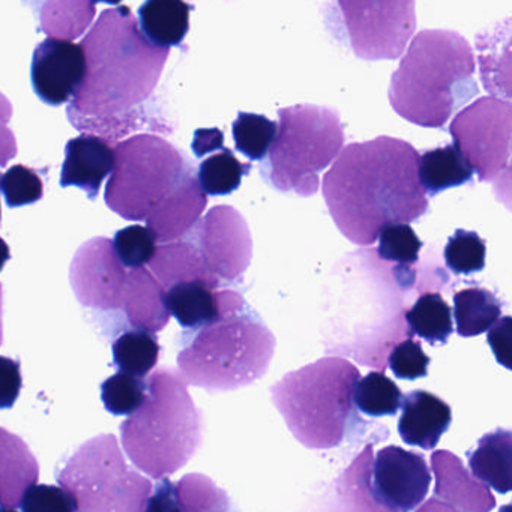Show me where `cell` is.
<instances>
[{"label": "cell", "mask_w": 512, "mask_h": 512, "mask_svg": "<svg viewBox=\"0 0 512 512\" xmlns=\"http://www.w3.org/2000/svg\"><path fill=\"white\" fill-rule=\"evenodd\" d=\"M419 152L394 137L344 148L323 178L329 214L343 236L367 247L389 224H410L428 211L419 184Z\"/></svg>", "instance_id": "cell-1"}, {"label": "cell", "mask_w": 512, "mask_h": 512, "mask_svg": "<svg viewBox=\"0 0 512 512\" xmlns=\"http://www.w3.org/2000/svg\"><path fill=\"white\" fill-rule=\"evenodd\" d=\"M80 46L86 76L68 109L86 118H110L143 107L170 55L146 40L124 5L104 10Z\"/></svg>", "instance_id": "cell-2"}, {"label": "cell", "mask_w": 512, "mask_h": 512, "mask_svg": "<svg viewBox=\"0 0 512 512\" xmlns=\"http://www.w3.org/2000/svg\"><path fill=\"white\" fill-rule=\"evenodd\" d=\"M479 94L472 47L454 31H422L392 74L389 104L422 128H442Z\"/></svg>", "instance_id": "cell-3"}, {"label": "cell", "mask_w": 512, "mask_h": 512, "mask_svg": "<svg viewBox=\"0 0 512 512\" xmlns=\"http://www.w3.org/2000/svg\"><path fill=\"white\" fill-rule=\"evenodd\" d=\"M199 412L176 371L148 379L142 406L121 424L122 446L137 469L154 479L181 469L200 443Z\"/></svg>", "instance_id": "cell-4"}, {"label": "cell", "mask_w": 512, "mask_h": 512, "mask_svg": "<svg viewBox=\"0 0 512 512\" xmlns=\"http://www.w3.org/2000/svg\"><path fill=\"white\" fill-rule=\"evenodd\" d=\"M278 119L277 136L260 169L263 179L280 193L314 196L320 173L343 151L340 115L328 107L299 104L278 110Z\"/></svg>", "instance_id": "cell-5"}, {"label": "cell", "mask_w": 512, "mask_h": 512, "mask_svg": "<svg viewBox=\"0 0 512 512\" xmlns=\"http://www.w3.org/2000/svg\"><path fill=\"white\" fill-rule=\"evenodd\" d=\"M56 481L76 499V512H143L154 488L128 466L113 434L92 437L65 457Z\"/></svg>", "instance_id": "cell-6"}, {"label": "cell", "mask_w": 512, "mask_h": 512, "mask_svg": "<svg viewBox=\"0 0 512 512\" xmlns=\"http://www.w3.org/2000/svg\"><path fill=\"white\" fill-rule=\"evenodd\" d=\"M115 155V169L104 199L115 214L128 221H146L193 172L179 149L151 134L119 143Z\"/></svg>", "instance_id": "cell-7"}, {"label": "cell", "mask_w": 512, "mask_h": 512, "mask_svg": "<svg viewBox=\"0 0 512 512\" xmlns=\"http://www.w3.org/2000/svg\"><path fill=\"white\" fill-rule=\"evenodd\" d=\"M454 146L479 181L494 182L509 176L512 106L500 98H479L461 110L449 127Z\"/></svg>", "instance_id": "cell-8"}, {"label": "cell", "mask_w": 512, "mask_h": 512, "mask_svg": "<svg viewBox=\"0 0 512 512\" xmlns=\"http://www.w3.org/2000/svg\"><path fill=\"white\" fill-rule=\"evenodd\" d=\"M242 310V308H241ZM232 311L212 325L184 335L179 367L191 383L209 386L214 373L235 352L271 353L274 337L257 317Z\"/></svg>", "instance_id": "cell-9"}, {"label": "cell", "mask_w": 512, "mask_h": 512, "mask_svg": "<svg viewBox=\"0 0 512 512\" xmlns=\"http://www.w3.org/2000/svg\"><path fill=\"white\" fill-rule=\"evenodd\" d=\"M344 34L358 58L397 59L416 28L415 2H337Z\"/></svg>", "instance_id": "cell-10"}, {"label": "cell", "mask_w": 512, "mask_h": 512, "mask_svg": "<svg viewBox=\"0 0 512 512\" xmlns=\"http://www.w3.org/2000/svg\"><path fill=\"white\" fill-rule=\"evenodd\" d=\"M127 275L107 238H94L83 244L71 263L70 280L77 299L83 307L109 319L110 335L118 332V322H122Z\"/></svg>", "instance_id": "cell-11"}, {"label": "cell", "mask_w": 512, "mask_h": 512, "mask_svg": "<svg viewBox=\"0 0 512 512\" xmlns=\"http://www.w3.org/2000/svg\"><path fill=\"white\" fill-rule=\"evenodd\" d=\"M187 236L218 280H236L250 266L253 257L250 229L232 206L212 208Z\"/></svg>", "instance_id": "cell-12"}, {"label": "cell", "mask_w": 512, "mask_h": 512, "mask_svg": "<svg viewBox=\"0 0 512 512\" xmlns=\"http://www.w3.org/2000/svg\"><path fill=\"white\" fill-rule=\"evenodd\" d=\"M431 473L422 455L386 446L377 452L373 466V493L392 512H410L425 499Z\"/></svg>", "instance_id": "cell-13"}, {"label": "cell", "mask_w": 512, "mask_h": 512, "mask_svg": "<svg viewBox=\"0 0 512 512\" xmlns=\"http://www.w3.org/2000/svg\"><path fill=\"white\" fill-rule=\"evenodd\" d=\"M86 76V56L80 44L47 38L32 56L35 94L49 106H62L76 97Z\"/></svg>", "instance_id": "cell-14"}, {"label": "cell", "mask_w": 512, "mask_h": 512, "mask_svg": "<svg viewBox=\"0 0 512 512\" xmlns=\"http://www.w3.org/2000/svg\"><path fill=\"white\" fill-rule=\"evenodd\" d=\"M166 307L182 328L197 331L232 311L241 310L245 304L238 292H217L202 281H190L166 290Z\"/></svg>", "instance_id": "cell-15"}, {"label": "cell", "mask_w": 512, "mask_h": 512, "mask_svg": "<svg viewBox=\"0 0 512 512\" xmlns=\"http://www.w3.org/2000/svg\"><path fill=\"white\" fill-rule=\"evenodd\" d=\"M115 164L113 146L100 137L82 134L71 139L65 146L61 187L80 188L89 200H95L107 176L112 175Z\"/></svg>", "instance_id": "cell-16"}, {"label": "cell", "mask_w": 512, "mask_h": 512, "mask_svg": "<svg viewBox=\"0 0 512 512\" xmlns=\"http://www.w3.org/2000/svg\"><path fill=\"white\" fill-rule=\"evenodd\" d=\"M208 205V196L200 188L193 172L146 218L148 229L163 244L179 241L193 230Z\"/></svg>", "instance_id": "cell-17"}, {"label": "cell", "mask_w": 512, "mask_h": 512, "mask_svg": "<svg viewBox=\"0 0 512 512\" xmlns=\"http://www.w3.org/2000/svg\"><path fill=\"white\" fill-rule=\"evenodd\" d=\"M121 319L124 332L128 329H140L151 334H157L169 322L166 290L152 272L145 268L128 271Z\"/></svg>", "instance_id": "cell-18"}, {"label": "cell", "mask_w": 512, "mask_h": 512, "mask_svg": "<svg viewBox=\"0 0 512 512\" xmlns=\"http://www.w3.org/2000/svg\"><path fill=\"white\" fill-rule=\"evenodd\" d=\"M398 433L404 443L431 451L452 422V410L445 401L427 391H413L403 398Z\"/></svg>", "instance_id": "cell-19"}, {"label": "cell", "mask_w": 512, "mask_h": 512, "mask_svg": "<svg viewBox=\"0 0 512 512\" xmlns=\"http://www.w3.org/2000/svg\"><path fill=\"white\" fill-rule=\"evenodd\" d=\"M40 479V464L28 443L0 427V508L17 509Z\"/></svg>", "instance_id": "cell-20"}, {"label": "cell", "mask_w": 512, "mask_h": 512, "mask_svg": "<svg viewBox=\"0 0 512 512\" xmlns=\"http://www.w3.org/2000/svg\"><path fill=\"white\" fill-rule=\"evenodd\" d=\"M155 278L164 290L179 283L202 281L211 289L220 287V280L212 274L196 245L187 241H175L157 247L154 259L149 263Z\"/></svg>", "instance_id": "cell-21"}, {"label": "cell", "mask_w": 512, "mask_h": 512, "mask_svg": "<svg viewBox=\"0 0 512 512\" xmlns=\"http://www.w3.org/2000/svg\"><path fill=\"white\" fill-rule=\"evenodd\" d=\"M511 19L499 23L487 35H479V71L491 97L511 100Z\"/></svg>", "instance_id": "cell-22"}, {"label": "cell", "mask_w": 512, "mask_h": 512, "mask_svg": "<svg viewBox=\"0 0 512 512\" xmlns=\"http://www.w3.org/2000/svg\"><path fill=\"white\" fill-rule=\"evenodd\" d=\"M193 7L181 0H149L139 8V28L160 49L181 46L190 31Z\"/></svg>", "instance_id": "cell-23"}, {"label": "cell", "mask_w": 512, "mask_h": 512, "mask_svg": "<svg viewBox=\"0 0 512 512\" xmlns=\"http://www.w3.org/2000/svg\"><path fill=\"white\" fill-rule=\"evenodd\" d=\"M511 443V431L499 428L485 434L476 448L467 452L473 475L497 493H509L512 488Z\"/></svg>", "instance_id": "cell-24"}, {"label": "cell", "mask_w": 512, "mask_h": 512, "mask_svg": "<svg viewBox=\"0 0 512 512\" xmlns=\"http://www.w3.org/2000/svg\"><path fill=\"white\" fill-rule=\"evenodd\" d=\"M473 170L454 145L431 149L419 155V184L428 196L461 187L472 179Z\"/></svg>", "instance_id": "cell-25"}, {"label": "cell", "mask_w": 512, "mask_h": 512, "mask_svg": "<svg viewBox=\"0 0 512 512\" xmlns=\"http://www.w3.org/2000/svg\"><path fill=\"white\" fill-rule=\"evenodd\" d=\"M502 314L497 296L481 287H470L454 295V319L460 337L470 338L487 332Z\"/></svg>", "instance_id": "cell-26"}, {"label": "cell", "mask_w": 512, "mask_h": 512, "mask_svg": "<svg viewBox=\"0 0 512 512\" xmlns=\"http://www.w3.org/2000/svg\"><path fill=\"white\" fill-rule=\"evenodd\" d=\"M113 362L121 373L145 379L160 359L157 335L140 329L122 332L112 344Z\"/></svg>", "instance_id": "cell-27"}, {"label": "cell", "mask_w": 512, "mask_h": 512, "mask_svg": "<svg viewBox=\"0 0 512 512\" xmlns=\"http://www.w3.org/2000/svg\"><path fill=\"white\" fill-rule=\"evenodd\" d=\"M406 322L413 334L433 346L446 344L454 331L451 307L440 293L427 292L419 296L412 308L406 311Z\"/></svg>", "instance_id": "cell-28"}, {"label": "cell", "mask_w": 512, "mask_h": 512, "mask_svg": "<svg viewBox=\"0 0 512 512\" xmlns=\"http://www.w3.org/2000/svg\"><path fill=\"white\" fill-rule=\"evenodd\" d=\"M95 7V2H47L41 8V31L49 38L73 43L91 25Z\"/></svg>", "instance_id": "cell-29"}, {"label": "cell", "mask_w": 512, "mask_h": 512, "mask_svg": "<svg viewBox=\"0 0 512 512\" xmlns=\"http://www.w3.org/2000/svg\"><path fill=\"white\" fill-rule=\"evenodd\" d=\"M250 172V164L241 163L230 149L223 148L200 163L197 181L206 196H229L241 187L242 178Z\"/></svg>", "instance_id": "cell-30"}, {"label": "cell", "mask_w": 512, "mask_h": 512, "mask_svg": "<svg viewBox=\"0 0 512 512\" xmlns=\"http://www.w3.org/2000/svg\"><path fill=\"white\" fill-rule=\"evenodd\" d=\"M67 116L74 128L82 131L86 136L100 137V139L106 140L110 146L119 145V140L130 136L131 133H136V131L145 130V128L155 130L154 125L151 124L154 119L149 118L145 107H139V109L124 113V115L103 119L86 118L71 109L67 110Z\"/></svg>", "instance_id": "cell-31"}, {"label": "cell", "mask_w": 512, "mask_h": 512, "mask_svg": "<svg viewBox=\"0 0 512 512\" xmlns=\"http://www.w3.org/2000/svg\"><path fill=\"white\" fill-rule=\"evenodd\" d=\"M403 398L400 388L385 374L376 371L362 377L353 391V401L359 412L373 418L395 415Z\"/></svg>", "instance_id": "cell-32"}, {"label": "cell", "mask_w": 512, "mask_h": 512, "mask_svg": "<svg viewBox=\"0 0 512 512\" xmlns=\"http://www.w3.org/2000/svg\"><path fill=\"white\" fill-rule=\"evenodd\" d=\"M277 122L263 115L239 113L232 125L236 151L251 161L265 160L277 136Z\"/></svg>", "instance_id": "cell-33"}, {"label": "cell", "mask_w": 512, "mask_h": 512, "mask_svg": "<svg viewBox=\"0 0 512 512\" xmlns=\"http://www.w3.org/2000/svg\"><path fill=\"white\" fill-rule=\"evenodd\" d=\"M148 394V380L137 379L130 374L110 376L101 385V400L107 412L115 416H130L142 406Z\"/></svg>", "instance_id": "cell-34"}, {"label": "cell", "mask_w": 512, "mask_h": 512, "mask_svg": "<svg viewBox=\"0 0 512 512\" xmlns=\"http://www.w3.org/2000/svg\"><path fill=\"white\" fill-rule=\"evenodd\" d=\"M445 263L457 275L475 274L485 268L487 247L478 233L458 229L445 247Z\"/></svg>", "instance_id": "cell-35"}, {"label": "cell", "mask_w": 512, "mask_h": 512, "mask_svg": "<svg viewBox=\"0 0 512 512\" xmlns=\"http://www.w3.org/2000/svg\"><path fill=\"white\" fill-rule=\"evenodd\" d=\"M157 242V236L151 229L137 224L116 232L112 244L124 268L142 269L154 259Z\"/></svg>", "instance_id": "cell-36"}, {"label": "cell", "mask_w": 512, "mask_h": 512, "mask_svg": "<svg viewBox=\"0 0 512 512\" xmlns=\"http://www.w3.org/2000/svg\"><path fill=\"white\" fill-rule=\"evenodd\" d=\"M376 253L385 262L412 268L419 259L422 242L409 224H389L380 230Z\"/></svg>", "instance_id": "cell-37"}, {"label": "cell", "mask_w": 512, "mask_h": 512, "mask_svg": "<svg viewBox=\"0 0 512 512\" xmlns=\"http://www.w3.org/2000/svg\"><path fill=\"white\" fill-rule=\"evenodd\" d=\"M0 191L10 208L34 205L44 196V184L37 170L16 164L0 175Z\"/></svg>", "instance_id": "cell-38"}, {"label": "cell", "mask_w": 512, "mask_h": 512, "mask_svg": "<svg viewBox=\"0 0 512 512\" xmlns=\"http://www.w3.org/2000/svg\"><path fill=\"white\" fill-rule=\"evenodd\" d=\"M20 508L23 512H76L77 502L62 487L35 484L26 491Z\"/></svg>", "instance_id": "cell-39"}, {"label": "cell", "mask_w": 512, "mask_h": 512, "mask_svg": "<svg viewBox=\"0 0 512 512\" xmlns=\"http://www.w3.org/2000/svg\"><path fill=\"white\" fill-rule=\"evenodd\" d=\"M430 358L422 350L421 343L406 340L398 344L389 356V368L397 379L418 380L428 374Z\"/></svg>", "instance_id": "cell-40"}, {"label": "cell", "mask_w": 512, "mask_h": 512, "mask_svg": "<svg viewBox=\"0 0 512 512\" xmlns=\"http://www.w3.org/2000/svg\"><path fill=\"white\" fill-rule=\"evenodd\" d=\"M22 386L20 362L0 356V409H11L16 404Z\"/></svg>", "instance_id": "cell-41"}, {"label": "cell", "mask_w": 512, "mask_h": 512, "mask_svg": "<svg viewBox=\"0 0 512 512\" xmlns=\"http://www.w3.org/2000/svg\"><path fill=\"white\" fill-rule=\"evenodd\" d=\"M487 343L490 344L497 362L506 370H512V319L509 316L497 320L488 329Z\"/></svg>", "instance_id": "cell-42"}, {"label": "cell", "mask_w": 512, "mask_h": 512, "mask_svg": "<svg viewBox=\"0 0 512 512\" xmlns=\"http://www.w3.org/2000/svg\"><path fill=\"white\" fill-rule=\"evenodd\" d=\"M143 512H182L176 485L169 478H161L154 485Z\"/></svg>", "instance_id": "cell-43"}, {"label": "cell", "mask_w": 512, "mask_h": 512, "mask_svg": "<svg viewBox=\"0 0 512 512\" xmlns=\"http://www.w3.org/2000/svg\"><path fill=\"white\" fill-rule=\"evenodd\" d=\"M191 148H193L194 155L199 158L215 151H221L224 148V134L218 128L197 130Z\"/></svg>", "instance_id": "cell-44"}, {"label": "cell", "mask_w": 512, "mask_h": 512, "mask_svg": "<svg viewBox=\"0 0 512 512\" xmlns=\"http://www.w3.org/2000/svg\"><path fill=\"white\" fill-rule=\"evenodd\" d=\"M11 118H13V104L0 92V131L7 127Z\"/></svg>", "instance_id": "cell-45"}, {"label": "cell", "mask_w": 512, "mask_h": 512, "mask_svg": "<svg viewBox=\"0 0 512 512\" xmlns=\"http://www.w3.org/2000/svg\"><path fill=\"white\" fill-rule=\"evenodd\" d=\"M11 259V251L10 247H8L7 242L4 239L0 238V271L4 269L5 263Z\"/></svg>", "instance_id": "cell-46"}, {"label": "cell", "mask_w": 512, "mask_h": 512, "mask_svg": "<svg viewBox=\"0 0 512 512\" xmlns=\"http://www.w3.org/2000/svg\"><path fill=\"white\" fill-rule=\"evenodd\" d=\"M4 290H2V284H0V344L4 340V326H2V307H4Z\"/></svg>", "instance_id": "cell-47"}, {"label": "cell", "mask_w": 512, "mask_h": 512, "mask_svg": "<svg viewBox=\"0 0 512 512\" xmlns=\"http://www.w3.org/2000/svg\"><path fill=\"white\" fill-rule=\"evenodd\" d=\"M500 512H512L511 506H509V505L502 506V508H500Z\"/></svg>", "instance_id": "cell-48"}, {"label": "cell", "mask_w": 512, "mask_h": 512, "mask_svg": "<svg viewBox=\"0 0 512 512\" xmlns=\"http://www.w3.org/2000/svg\"><path fill=\"white\" fill-rule=\"evenodd\" d=\"M0 512H19V511H16V509H10V508H0Z\"/></svg>", "instance_id": "cell-49"}, {"label": "cell", "mask_w": 512, "mask_h": 512, "mask_svg": "<svg viewBox=\"0 0 512 512\" xmlns=\"http://www.w3.org/2000/svg\"><path fill=\"white\" fill-rule=\"evenodd\" d=\"M0 221H2V206H0Z\"/></svg>", "instance_id": "cell-50"}]
</instances>
